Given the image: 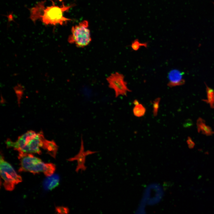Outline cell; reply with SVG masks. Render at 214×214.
Listing matches in <instances>:
<instances>
[{"instance_id": "cell-1", "label": "cell", "mask_w": 214, "mask_h": 214, "mask_svg": "<svg viewBox=\"0 0 214 214\" xmlns=\"http://www.w3.org/2000/svg\"><path fill=\"white\" fill-rule=\"evenodd\" d=\"M51 1L52 4L50 6H46V1H42L29 9L30 18L33 23H35L37 20H40L45 26H55L58 24L62 25L71 20L64 16V14L74 7L75 4L66 5L63 3L62 5L59 6L54 1Z\"/></svg>"}, {"instance_id": "cell-2", "label": "cell", "mask_w": 214, "mask_h": 214, "mask_svg": "<svg viewBox=\"0 0 214 214\" xmlns=\"http://www.w3.org/2000/svg\"><path fill=\"white\" fill-rule=\"evenodd\" d=\"M48 140L43 133L30 130L19 136L15 141L9 139L6 142L7 147H12L19 153L41 154V148L44 149Z\"/></svg>"}, {"instance_id": "cell-3", "label": "cell", "mask_w": 214, "mask_h": 214, "mask_svg": "<svg viewBox=\"0 0 214 214\" xmlns=\"http://www.w3.org/2000/svg\"><path fill=\"white\" fill-rule=\"evenodd\" d=\"M20 172L28 171L33 174L43 172L47 176L52 175L56 169V166L51 163H44L41 159L32 154L19 153Z\"/></svg>"}, {"instance_id": "cell-4", "label": "cell", "mask_w": 214, "mask_h": 214, "mask_svg": "<svg viewBox=\"0 0 214 214\" xmlns=\"http://www.w3.org/2000/svg\"><path fill=\"white\" fill-rule=\"evenodd\" d=\"M88 27V22L86 20L72 26L71 34L68 39L69 43L78 48H84L89 45L92 39Z\"/></svg>"}, {"instance_id": "cell-5", "label": "cell", "mask_w": 214, "mask_h": 214, "mask_svg": "<svg viewBox=\"0 0 214 214\" xmlns=\"http://www.w3.org/2000/svg\"><path fill=\"white\" fill-rule=\"evenodd\" d=\"M0 172L1 177L4 180L5 189L13 190L15 186L22 181L21 177L17 174L12 166L4 160L1 155L0 159Z\"/></svg>"}, {"instance_id": "cell-6", "label": "cell", "mask_w": 214, "mask_h": 214, "mask_svg": "<svg viewBox=\"0 0 214 214\" xmlns=\"http://www.w3.org/2000/svg\"><path fill=\"white\" fill-rule=\"evenodd\" d=\"M106 80L109 87L114 91L116 97L120 95L126 96L128 92L131 91L127 86L124 75L121 73H112L107 77Z\"/></svg>"}, {"instance_id": "cell-7", "label": "cell", "mask_w": 214, "mask_h": 214, "mask_svg": "<svg viewBox=\"0 0 214 214\" xmlns=\"http://www.w3.org/2000/svg\"><path fill=\"white\" fill-rule=\"evenodd\" d=\"M97 152V151L90 150L84 151V141L81 136L80 148L79 152L74 157L69 158L67 160L70 161H77V165L75 170L76 172H78L80 170L85 171L86 169V167L85 165L86 156Z\"/></svg>"}, {"instance_id": "cell-8", "label": "cell", "mask_w": 214, "mask_h": 214, "mask_svg": "<svg viewBox=\"0 0 214 214\" xmlns=\"http://www.w3.org/2000/svg\"><path fill=\"white\" fill-rule=\"evenodd\" d=\"M183 75V73L177 69L171 70L168 74L167 86L172 87L183 84L185 82Z\"/></svg>"}, {"instance_id": "cell-9", "label": "cell", "mask_w": 214, "mask_h": 214, "mask_svg": "<svg viewBox=\"0 0 214 214\" xmlns=\"http://www.w3.org/2000/svg\"><path fill=\"white\" fill-rule=\"evenodd\" d=\"M59 178L57 174H54L48 176L43 182L44 188L47 190H51L58 185Z\"/></svg>"}, {"instance_id": "cell-10", "label": "cell", "mask_w": 214, "mask_h": 214, "mask_svg": "<svg viewBox=\"0 0 214 214\" xmlns=\"http://www.w3.org/2000/svg\"><path fill=\"white\" fill-rule=\"evenodd\" d=\"M197 130L206 136H211L214 134V132L211 128L207 125L204 120L201 118H199L196 122Z\"/></svg>"}, {"instance_id": "cell-11", "label": "cell", "mask_w": 214, "mask_h": 214, "mask_svg": "<svg viewBox=\"0 0 214 214\" xmlns=\"http://www.w3.org/2000/svg\"><path fill=\"white\" fill-rule=\"evenodd\" d=\"M146 109L141 104L139 103L135 105L133 109L134 115L137 117H141L144 116L145 114Z\"/></svg>"}, {"instance_id": "cell-12", "label": "cell", "mask_w": 214, "mask_h": 214, "mask_svg": "<svg viewBox=\"0 0 214 214\" xmlns=\"http://www.w3.org/2000/svg\"><path fill=\"white\" fill-rule=\"evenodd\" d=\"M207 99L204 100L212 108H214V90L207 86Z\"/></svg>"}, {"instance_id": "cell-13", "label": "cell", "mask_w": 214, "mask_h": 214, "mask_svg": "<svg viewBox=\"0 0 214 214\" xmlns=\"http://www.w3.org/2000/svg\"><path fill=\"white\" fill-rule=\"evenodd\" d=\"M147 46L148 43L147 42H140L138 39L134 40L131 45L132 49L134 51H138L141 47L143 46L147 48Z\"/></svg>"}, {"instance_id": "cell-14", "label": "cell", "mask_w": 214, "mask_h": 214, "mask_svg": "<svg viewBox=\"0 0 214 214\" xmlns=\"http://www.w3.org/2000/svg\"><path fill=\"white\" fill-rule=\"evenodd\" d=\"M160 98L158 97L156 98L153 102V116H156L158 114V110L160 106Z\"/></svg>"}, {"instance_id": "cell-15", "label": "cell", "mask_w": 214, "mask_h": 214, "mask_svg": "<svg viewBox=\"0 0 214 214\" xmlns=\"http://www.w3.org/2000/svg\"><path fill=\"white\" fill-rule=\"evenodd\" d=\"M56 210L58 213L60 214H67L69 211L68 207L63 206L57 207H56Z\"/></svg>"}, {"instance_id": "cell-16", "label": "cell", "mask_w": 214, "mask_h": 214, "mask_svg": "<svg viewBox=\"0 0 214 214\" xmlns=\"http://www.w3.org/2000/svg\"><path fill=\"white\" fill-rule=\"evenodd\" d=\"M187 143L188 144V147L191 149L193 148L195 145L194 142L190 137H188L187 141Z\"/></svg>"}, {"instance_id": "cell-17", "label": "cell", "mask_w": 214, "mask_h": 214, "mask_svg": "<svg viewBox=\"0 0 214 214\" xmlns=\"http://www.w3.org/2000/svg\"><path fill=\"white\" fill-rule=\"evenodd\" d=\"M133 103L134 105L138 104L139 103V102L138 100H135L133 102Z\"/></svg>"}]
</instances>
